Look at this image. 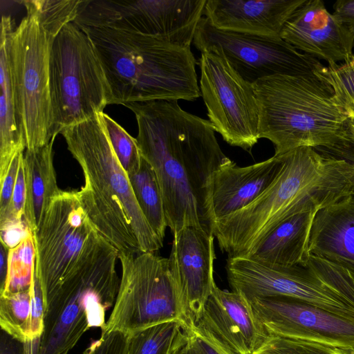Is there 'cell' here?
Returning <instances> with one entry per match:
<instances>
[{
  "label": "cell",
  "instance_id": "obj_34",
  "mask_svg": "<svg viewBox=\"0 0 354 354\" xmlns=\"http://www.w3.org/2000/svg\"><path fill=\"white\" fill-rule=\"evenodd\" d=\"M23 156L24 151L16 153L10 162L6 174L0 180V216L7 211L10 205L19 163Z\"/></svg>",
  "mask_w": 354,
  "mask_h": 354
},
{
  "label": "cell",
  "instance_id": "obj_19",
  "mask_svg": "<svg viewBox=\"0 0 354 354\" xmlns=\"http://www.w3.org/2000/svg\"><path fill=\"white\" fill-rule=\"evenodd\" d=\"M309 252L354 269V195L316 212Z\"/></svg>",
  "mask_w": 354,
  "mask_h": 354
},
{
  "label": "cell",
  "instance_id": "obj_31",
  "mask_svg": "<svg viewBox=\"0 0 354 354\" xmlns=\"http://www.w3.org/2000/svg\"><path fill=\"white\" fill-rule=\"evenodd\" d=\"M171 354H232L212 335L197 328H185L184 335Z\"/></svg>",
  "mask_w": 354,
  "mask_h": 354
},
{
  "label": "cell",
  "instance_id": "obj_28",
  "mask_svg": "<svg viewBox=\"0 0 354 354\" xmlns=\"http://www.w3.org/2000/svg\"><path fill=\"white\" fill-rule=\"evenodd\" d=\"M315 75L331 86L337 102L354 118V55L342 63L324 66Z\"/></svg>",
  "mask_w": 354,
  "mask_h": 354
},
{
  "label": "cell",
  "instance_id": "obj_15",
  "mask_svg": "<svg viewBox=\"0 0 354 354\" xmlns=\"http://www.w3.org/2000/svg\"><path fill=\"white\" fill-rule=\"evenodd\" d=\"M280 37L328 64L346 61L353 54L354 35L325 8L321 0H306L283 26Z\"/></svg>",
  "mask_w": 354,
  "mask_h": 354
},
{
  "label": "cell",
  "instance_id": "obj_24",
  "mask_svg": "<svg viewBox=\"0 0 354 354\" xmlns=\"http://www.w3.org/2000/svg\"><path fill=\"white\" fill-rule=\"evenodd\" d=\"M185 328L180 321L171 320L128 333L127 354H171Z\"/></svg>",
  "mask_w": 354,
  "mask_h": 354
},
{
  "label": "cell",
  "instance_id": "obj_23",
  "mask_svg": "<svg viewBox=\"0 0 354 354\" xmlns=\"http://www.w3.org/2000/svg\"><path fill=\"white\" fill-rule=\"evenodd\" d=\"M137 202L151 228L164 241L167 223L156 175L142 157L140 167L127 174Z\"/></svg>",
  "mask_w": 354,
  "mask_h": 354
},
{
  "label": "cell",
  "instance_id": "obj_16",
  "mask_svg": "<svg viewBox=\"0 0 354 354\" xmlns=\"http://www.w3.org/2000/svg\"><path fill=\"white\" fill-rule=\"evenodd\" d=\"M196 326L232 354H253L268 336L243 297L216 284Z\"/></svg>",
  "mask_w": 354,
  "mask_h": 354
},
{
  "label": "cell",
  "instance_id": "obj_7",
  "mask_svg": "<svg viewBox=\"0 0 354 354\" xmlns=\"http://www.w3.org/2000/svg\"><path fill=\"white\" fill-rule=\"evenodd\" d=\"M52 135L102 113L110 90L96 49L74 22L53 41L49 62Z\"/></svg>",
  "mask_w": 354,
  "mask_h": 354
},
{
  "label": "cell",
  "instance_id": "obj_8",
  "mask_svg": "<svg viewBox=\"0 0 354 354\" xmlns=\"http://www.w3.org/2000/svg\"><path fill=\"white\" fill-rule=\"evenodd\" d=\"M55 37L35 15H26L10 39V62L17 115L26 149L48 143L52 135L50 53Z\"/></svg>",
  "mask_w": 354,
  "mask_h": 354
},
{
  "label": "cell",
  "instance_id": "obj_42",
  "mask_svg": "<svg viewBox=\"0 0 354 354\" xmlns=\"http://www.w3.org/2000/svg\"><path fill=\"white\" fill-rule=\"evenodd\" d=\"M67 353H68L66 352V353H63V354H67Z\"/></svg>",
  "mask_w": 354,
  "mask_h": 354
},
{
  "label": "cell",
  "instance_id": "obj_21",
  "mask_svg": "<svg viewBox=\"0 0 354 354\" xmlns=\"http://www.w3.org/2000/svg\"><path fill=\"white\" fill-rule=\"evenodd\" d=\"M316 212L295 215L277 225L248 257L279 266H306L310 257L309 239Z\"/></svg>",
  "mask_w": 354,
  "mask_h": 354
},
{
  "label": "cell",
  "instance_id": "obj_22",
  "mask_svg": "<svg viewBox=\"0 0 354 354\" xmlns=\"http://www.w3.org/2000/svg\"><path fill=\"white\" fill-rule=\"evenodd\" d=\"M55 138L24 153L26 183L25 220L32 234L39 228L52 200L61 191L53 165Z\"/></svg>",
  "mask_w": 354,
  "mask_h": 354
},
{
  "label": "cell",
  "instance_id": "obj_17",
  "mask_svg": "<svg viewBox=\"0 0 354 354\" xmlns=\"http://www.w3.org/2000/svg\"><path fill=\"white\" fill-rule=\"evenodd\" d=\"M306 0H207L203 15L216 28L280 37L295 10Z\"/></svg>",
  "mask_w": 354,
  "mask_h": 354
},
{
  "label": "cell",
  "instance_id": "obj_33",
  "mask_svg": "<svg viewBox=\"0 0 354 354\" xmlns=\"http://www.w3.org/2000/svg\"><path fill=\"white\" fill-rule=\"evenodd\" d=\"M129 334L120 330L102 332L83 354H127Z\"/></svg>",
  "mask_w": 354,
  "mask_h": 354
},
{
  "label": "cell",
  "instance_id": "obj_41",
  "mask_svg": "<svg viewBox=\"0 0 354 354\" xmlns=\"http://www.w3.org/2000/svg\"><path fill=\"white\" fill-rule=\"evenodd\" d=\"M345 354H354V351H345Z\"/></svg>",
  "mask_w": 354,
  "mask_h": 354
},
{
  "label": "cell",
  "instance_id": "obj_32",
  "mask_svg": "<svg viewBox=\"0 0 354 354\" xmlns=\"http://www.w3.org/2000/svg\"><path fill=\"white\" fill-rule=\"evenodd\" d=\"M26 183L24 167V156L21 159L17 177L7 211L0 216V228L10 224L25 221Z\"/></svg>",
  "mask_w": 354,
  "mask_h": 354
},
{
  "label": "cell",
  "instance_id": "obj_13",
  "mask_svg": "<svg viewBox=\"0 0 354 354\" xmlns=\"http://www.w3.org/2000/svg\"><path fill=\"white\" fill-rule=\"evenodd\" d=\"M247 302L268 335L354 351L353 315L283 296L255 297Z\"/></svg>",
  "mask_w": 354,
  "mask_h": 354
},
{
  "label": "cell",
  "instance_id": "obj_38",
  "mask_svg": "<svg viewBox=\"0 0 354 354\" xmlns=\"http://www.w3.org/2000/svg\"><path fill=\"white\" fill-rule=\"evenodd\" d=\"M315 149L344 159L354 165V147L352 144L342 145L332 149L316 148Z\"/></svg>",
  "mask_w": 354,
  "mask_h": 354
},
{
  "label": "cell",
  "instance_id": "obj_27",
  "mask_svg": "<svg viewBox=\"0 0 354 354\" xmlns=\"http://www.w3.org/2000/svg\"><path fill=\"white\" fill-rule=\"evenodd\" d=\"M32 308V287L30 290L0 295V326L17 340L28 342Z\"/></svg>",
  "mask_w": 354,
  "mask_h": 354
},
{
  "label": "cell",
  "instance_id": "obj_18",
  "mask_svg": "<svg viewBox=\"0 0 354 354\" xmlns=\"http://www.w3.org/2000/svg\"><path fill=\"white\" fill-rule=\"evenodd\" d=\"M282 163L283 154L246 167H239L230 159L222 164L212 179L215 220L241 209L258 198L274 180Z\"/></svg>",
  "mask_w": 354,
  "mask_h": 354
},
{
  "label": "cell",
  "instance_id": "obj_9",
  "mask_svg": "<svg viewBox=\"0 0 354 354\" xmlns=\"http://www.w3.org/2000/svg\"><path fill=\"white\" fill-rule=\"evenodd\" d=\"M33 237L35 270L46 309L61 284L102 236L85 212L77 192L61 190L52 200Z\"/></svg>",
  "mask_w": 354,
  "mask_h": 354
},
{
  "label": "cell",
  "instance_id": "obj_39",
  "mask_svg": "<svg viewBox=\"0 0 354 354\" xmlns=\"http://www.w3.org/2000/svg\"><path fill=\"white\" fill-rule=\"evenodd\" d=\"M8 250L5 245L1 243L0 247V294L3 291L7 274H8Z\"/></svg>",
  "mask_w": 354,
  "mask_h": 354
},
{
  "label": "cell",
  "instance_id": "obj_26",
  "mask_svg": "<svg viewBox=\"0 0 354 354\" xmlns=\"http://www.w3.org/2000/svg\"><path fill=\"white\" fill-rule=\"evenodd\" d=\"M84 0L22 1L27 12L32 13L46 32L55 37L68 24L74 22Z\"/></svg>",
  "mask_w": 354,
  "mask_h": 354
},
{
  "label": "cell",
  "instance_id": "obj_3",
  "mask_svg": "<svg viewBox=\"0 0 354 354\" xmlns=\"http://www.w3.org/2000/svg\"><path fill=\"white\" fill-rule=\"evenodd\" d=\"M77 26L88 36L100 59L110 90L109 104L194 101L201 95L191 48L135 32Z\"/></svg>",
  "mask_w": 354,
  "mask_h": 354
},
{
  "label": "cell",
  "instance_id": "obj_25",
  "mask_svg": "<svg viewBox=\"0 0 354 354\" xmlns=\"http://www.w3.org/2000/svg\"><path fill=\"white\" fill-rule=\"evenodd\" d=\"M35 273V246L32 232L17 246L9 249L8 274L1 295L30 290Z\"/></svg>",
  "mask_w": 354,
  "mask_h": 354
},
{
  "label": "cell",
  "instance_id": "obj_20",
  "mask_svg": "<svg viewBox=\"0 0 354 354\" xmlns=\"http://www.w3.org/2000/svg\"><path fill=\"white\" fill-rule=\"evenodd\" d=\"M15 28L11 17L2 16L0 42V180L6 174L16 153L26 149V140L19 124L10 62V39Z\"/></svg>",
  "mask_w": 354,
  "mask_h": 354
},
{
  "label": "cell",
  "instance_id": "obj_14",
  "mask_svg": "<svg viewBox=\"0 0 354 354\" xmlns=\"http://www.w3.org/2000/svg\"><path fill=\"white\" fill-rule=\"evenodd\" d=\"M214 234L187 227L173 234L168 258L179 321L186 328L197 324L216 283Z\"/></svg>",
  "mask_w": 354,
  "mask_h": 354
},
{
  "label": "cell",
  "instance_id": "obj_30",
  "mask_svg": "<svg viewBox=\"0 0 354 354\" xmlns=\"http://www.w3.org/2000/svg\"><path fill=\"white\" fill-rule=\"evenodd\" d=\"M253 354H345V351L318 343L268 335Z\"/></svg>",
  "mask_w": 354,
  "mask_h": 354
},
{
  "label": "cell",
  "instance_id": "obj_40",
  "mask_svg": "<svg viewBox=\"0 0 354 354\" xmlns=\"http://www.w3.org/2000/svg\"><path fill=\"white\" fill-rule=\"evenodd\" d=\"M349 133L351 140V143L354 147V118L350 120L349 123Z\"/></svg>",
  "mask_w": 354,
  "mask_h": 354
},
{
  "label": "cell",
  "instance_id": "obj_11",
  "mask_svg": "<svg viewBox=\"0 0 354 354\" xmlns=\"http://www.w3.org/2000/svg\"><path fill=\"white\" fill-rule=\"evenodd\" d=\"M193 44L201 53L214 50L225 57L246 82L277 75H315L324 66L319 59L301 53L281 37L221 30L202 17Z\"/></svg>",
  "mask_w": 354,
  "mask_h": 354
},
{
  "label": "cell",
  "instance_id": "obj_10",
  "mask_svg": "<svg viewBox=\"0 0 354 354\" xmlns=\"http://www.w3.org/2000/svg\"><path fill=\"white\" fill-rule=\"evenodd\" d=\"M122 278L112 312L102 332L126 333L178 320L168 258L154 252H120Z\"/></svg>",
  "mask_w": 354,
  "mask_h": 354
},
{
  "label": "cell",
  "instance_id": "obj_1",
  "mask_svg": "<svg viewBox=\"0 0 354 354\" xmlns=\"http://www.w3.org/2000/svg\"><path fill=\"white\" fill-rule=\"evenodd\" d=\"M123 106L135 114L136 140L156 175L172 234L187 227L213 234L212 179L230 158L221 150L210 122L183 110L178 100Z\"/></svg>",
  "mask_w": 354,
  "mask_h": 354
},
{
  "label": "cell",
  "instance_id": "obj_29",
  "mask_svg": "<svg viewBox=\"0 0 354 354\" xmlns=\"http://www.w3.org/2000/svg\"><path fill=\"white\" fill-rule=\"evenodd\" d=\"M100 114L113 149L127 174L138 169L142 156L136 138L106 113Z\"/></svg>",
  "mask_w": 354,
  "mask_h": 354
},
{
  "label": "cell",
  "instance_id": "obj_6",
  "mask_svg": "<svg viewBox=\"0 0 354 354\" xmlns=\"http://www.w3.org/2000/svg\"><path fill=\"white\" fill-rule=\"evenodd\" d=\"M225 270L232 290L246 301L289 297L354 316V308L346 301L354 298L353 268L310 255L306 266L274 265L249 257L227 259Z\"/></svg>",
  "mask_w": 354,
  "mask_h": 354
},
{
  "label": "cell",
  "instance_id": "obj_36",
  "mask_svg": "<svg viewBox=\"0 0 354 354\" xmlns=\"http://www.w3.org/2000/svg\"><path fill=\"white\" fill-rule=\"evenodd\" d=\"M333 10V15L354 35V0L337 1Z\"/></svg>",
  "mask_w": 354,
  "mask_h": 354
},
{
  "label": "cell",
  "instance_id": "obj_4",
  "mask_svg": "<svg viewBox=\"0 0 354 354\" xmlns=\"http://www.w3.org/2000/svg\"><path fill=\"white\" fill-rule=\"evenodd\" d=\"M259 115V138L274 155L300 147L332 149L351 143L350 118L331 86L315 74L277 75L253 84Z\"/></svg>",
  "mask_w": 354,
  "mask_h": 354
},
{
  "label": "cell",
  "instance_id": "obj_35",
  "mask_svg": "<svg viewBox=\"0 0 354 354\" xmlns=\"http://www.w3.org/2000/svg\"><path fill=\"white\" fill-rule=\"evenodd\" d=\"M32 232L26 223L23 221L12 223L0 228L1 243L7 248L11 249L17 246L21 241Z\"/></svg>",
  "mask_w": 354,
  "mask_h": 354
},
{
  "label": "cell",
  "instance_id": "obj_5",
  "mask_svg": "<svg viewBox=\"0 0 354 354\" xmlns=\"http://www.w3.org/2000/svg\"><path fill=\"white\" fill-rule=\"evenodd\" d=\"M119 252L102 237L82 264L59 287L46 307L36 354H63L91 328L106 325L120 281Z\"/></svg>",
  "mask_w": 354,
  "mask_h": 354
},
{
  "label": "cell",
  "instance_id": "obj_12",
  "mask_svg": "<svg viewBox=\"0 0 354 354\" xmlns=\"http://www.w3.org/2000/svg\"><path fill=\"white\" fill-rule=\"evenodd\" d=\"M200 91L214 131L229 145L250 151L259 138V115L253 85L221 54L202 52Z\"/></svg>",
  "mask_w": 354,
  "mask_h": 354
},
{
  "label": "cell",
  "instance_id": "obj_2",
  "mask_svg": "<svg viewBox=\"0 0 354 354\" xmlns=\"http://www.w3.org/2000/svg\"><path fill=\"white\" fill-rule=\"evenodd\" d=\"M100 113L60 133L84 174L81 203L99 234L119 253H156L163 241L142 212Z\"/></svg>",
  "mask_w": 354,
  "mask_h": 354
},
{
  "label": "cell",
  "instance_id": "obj_37",
  "mask_svg": "<svg viewBox=\"0 0 354 354\" xmlns=\"http://www.w3.org/2000/svg\"><path fill=\"white\" fill-rule=\"evenodd\" d=\"M0 354H27V344L1 330Z\"/></svg>",
  "mask_w": 354,
  "mask_h": 354
}]
</instances>
